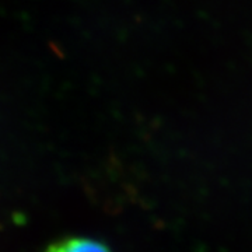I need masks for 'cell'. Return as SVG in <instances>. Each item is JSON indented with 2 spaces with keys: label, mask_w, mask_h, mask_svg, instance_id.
<instances>
[{
  "label": "cell",
  "mask_w": 252,
  "mask_h": 252,
  "mask_svg": "<svg viewBox=\"0 0 252 252\" xmlns=\"http://www.w3.org/2000/svg\"><path fill=\"white\" fill-rule=\"evenodd\" d=\"M45 252H111L105 244L97 240L84 238V237H72L64 238L48 247Z\"/></svg>",
  "instance_id": "obj_1"
}]
</instances>
